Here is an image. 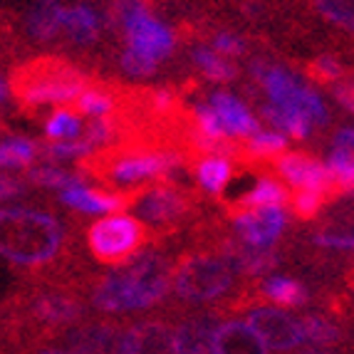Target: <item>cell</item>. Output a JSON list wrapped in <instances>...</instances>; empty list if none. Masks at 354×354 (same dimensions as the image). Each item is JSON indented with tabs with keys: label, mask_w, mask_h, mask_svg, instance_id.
<instances>
[{
	"label": "cell",
	"mask_w": 354,
	"mask_h": 354,
	"mask_svg": "<svg viewBox=\"0 0 354 354\" xmlns=\"http://www.w3.org/2000/svg\"><path fill=\"white\" fill-rule=\"evenodd\" d=\"M171 260L164 253H136L122 268L92 285L89 302L100 313H134L166 300L171 290Z\"/></svg>",
	"instance_id": "obj_1"
},
{
	"label": "cell",
	"mask_w": 354,
	"mask_h": 354,
	"mask_svg": "<svg viewBox=\"0 0 354 354\" xmlns=\"http://www.w3.org/2000/svg\"><path fill=\"white\" fill-rule=\"evenodd\" d=\"M70 233L45 211L0 208V258L28 270H48L67 258Z\"/></svg>",
	"instance_id": "obj_2"
},
{
	"label": "cell",
	"mask_w": 354,
	"mask_h": 354,
	"mask_svg": "<svg viewBox=\"0 0 354 354\" xmlns=\"http://www.w3.org/2000/svg\"><path fill=\"white\" fill-rule=\"evenodd\" d=\"M171 285L181 302L206 305L216 302L233 292L236 272L223 260V255L213 248L211 243L196 245L194 250L183 253L171 272Z\"/></svg>",
	"instance_id": "obj_3"
},
{
	"label": "cell",
	"mask_w": 354,
	"mask_h": 354,
	"mask_svg": "<svg viewBox=\"0 0 354 354\" xmlns=\"http://www.w3.org/2000/svg\"><path fill=\"white\" fill-rule=\"evenodd\" d=\"M87 75L65 59L40 57L12 75V92L23 104H70L87 89Z\"/></svg>",
	"instance_id": "obj_4"
},
{
	"label": "cell",
	"mask_w": 354,
	"mask_h": 354,
	"mask_svg": "<svg viewBox=\"0 0 354 354\" xmlns=\"http://www.w3.org/2000/svg\"><path fill=\"white\" fill-rule=\"evenodd\" d=\"M131 208L136 211L142 223L156 225V236L174 233L183 225V221L191 218L198 208V194L189 189H181L176 183L164 181L159 186L139 183L136 196L131 201Z\"/></svg>",
	"instance_id": "obj_5"
},
{
	"label": "cell",
	"mask_w": 354,
	"mask_h": 354,
	"mask_svg": "<svg viewBox=\"0 0 354 354\" xmlns=\"http://www.w3.org/2000/svg\"><path fill=\"white\" fill-rule=\"evenodd\" d=\"M153 238L156 233L147 223L124 216V213L112 216V218H102L87 228L89 253L104 266H122L124 260L142 253Z\"/></svg>",
	"instance_id": "obj_6"
},
{
	"label": "cell",
	"mask_w": 354,
	"mask_h": 354,
	"mask_svg": "<svg viewBox=\"0 0 354 354\" xmlns=\"http://www.w3.org/2000/svg\"><path fill=\"white\" fill-rule=\"evenodd\" d=\"M119 20L124 25L129 48H134L136 53H142L151 62H161V59L171 55L174 45H176L174 32L164 23L153 20L147 8H144V3H139V0H122Z\"/></svg>",
	"instance_id": "obj_7"
},
{
	"label": "cell",
	"mask_w": 354,
	"mask_h": 354,
	"mask_svg": "<svg viewBox=\"0 0 354 354\" xmlns=\"http://www.w3.org/2000/svg\"><path fill=\"white\" fill-rule=\"evenodd\" d=\"M206 243H211L213 248L223 255L230 270L241 272L245 278H260L283 263V250L275 245H250V243L241 241V238H230L225 233H218Z\"/></svg>",
	"instance_id": "obj_8"
},
{
	"label": "cell",
	"mask_w": 354,
	"mask_h": 354,
	"mask_svg": "<svg viewBox=\"0 0 354 354\" xmlns=\"http://www.w3.org/2000/svg\"><path fill=\"white\" fill-rule=\"evenodd\" d=\"M275 171L295 189H313L325 194L330 201L335 198H342L339 189L335 186V178H332L330 169L322 161L313 159L310 153H300V151H288V153H278L272 159Z\"/></svg>",
	"instance_id": "obj_9"
},
{
	"label": "cell",
	"mask_w": 354,
	"mask_h": 354,
	"mask_svg": "<svg viewBox=\"0 0 354 354\" xmlns=\"http://www.w3.org/2000/svg\"><path fill=\"white\" fill-rule=\"evenodd\" d=\"M122 332L117 322L104 319H82L59 332L55 339L72 354H122Z\"/></svg>",
	"instance_id": "obj_10"
},
{
	"label": "cell",
	"mask_w": 354,
	"mask_h": 354,
	"mask_svg": "<svg viewBox=\"0 0 354 354\" xmlns=\"http://www.w3.org/2000/svg\"><path fill=\"white\" fill-rule=\"evenodd\" d=\"M248 325L260 337V342L275 352H290L305 342L300 322L292 315L275 310V307H250Z\"/></svg>",
	"instance_id": "obj_11"
},
{
	"label": "cell",
	"mask_w": 354,
	"mask_h": 354,
	"mask_svg": "<svg viewBox=\"0 0 354 354\" xmlns=\"http://www.w3.org/2000/svg\"><path fill=\"white\" fill-rule=\"evenodd\" d=\"M230 221L236 225L238 238L250 245H275L288 225L283 206H260L253 211L233 213Z\"/></svg>",
	"instance_id": "obj_12"
},
{
	"label": "cell",
	"mask_w": 354,
	"mask_h": 354,
	"mask_svg": "<svg viewBox=\"0 0 354 354\" xmlns=\"http://www.w3.org/2000/svg\"><path fill=\"white\" fill-rule=\"evenodd\" d=\"M218 322V310L186 315L174 325V354H213V332Z\"/></svg>",
	"instance_id": "obj_13"
},
{
	"label": "cell",
	"mask_w": 354,
	"mask_h": 354,
	"mask_svg": "<svg viewBox=\"0 0 354 354\" xmlns=\"http://www.w3.org/2000/svg\"><path fill=\"white\" fill-rule=\"evenodd\" d=\"M122 354H174L169 319H142L122 332Z\"/></svg>",
	"instance_id": "obj_14"
},
{
	"label": "cell",
	"mask_w": 354,
	"mask_h": 354,
	"mask_svg": "<svg viewBox=\"0 0 354 354\" xmlns=\"http://www.w3.org/2000/svg\"><path fill=\"white\" fill-rule=\"evenodd\" d=\"M136 196L134 189H127L124 194H104V191L87 189V186H75V189H65L62 194V203L75 211L82 213H109V211H122L129 208Z\"/></svg>",
	"instance_id": "obj_15"
},
{
	"label": "cell",
	"mask_w": 354,
	"mask_h": 354,
	"mask_svg": "<svg viewBox=\"0 0 354 354\" xmlns=\"http://www.w3.org/2000/svg\"><path fill=\"white\" fill-rule=\"evenodd\" d=\"M213 354H268V347L250 325L241 319H225L213 332Z\"/></svg>",
	"instance_id": "obj_16"
},
{
	"label": "cell",
	"mask_w": 354,
	"mask_h": 354,
	"mask_svg": "<svg viewBox=\"0 0 354 354\" xmlns=\"http://www.w3.org/2000/svg\"><path fill=\"white\" fill-rule=\"evenodd\" d=\"M211 109L216 112V117L221 119L225 134L238 136V139H245V136H253L260 131L258 119L245 109L241 100H236L233 95H225V92H216L211 97Z\"/></svg>",
	"instance_id": "obj_17"
},
{
	"label": "cell",
	"mask_w": 354,
	"mask_h": 354,
	"mask_svg": "<svg viewBox=\"0 0 354 354\" xmlns=\"http://www.w3.org/2000/svg\"><path fill=\"white\" fill-rule=\"evenodd\" d=\"M288 201H290V191L285 189L283 183L272 176H263L255 183V189L250 191V194L238 198V201L228 208V216L241 213V211H253V208H260V206H285Z\"/></svg>",
	"instance_id": "obj_18"
},
{
	"label": "cell",
	"mask_w": 354,
	"mask_h": 354,
	"mask_svg": "<svg viewBox=\"0 0 354 354\" xmlns=\"http://www.w3.org/2000/svg\"><path fill=\"white\" fill-rule=\"evenodd\" d=\"M258 295L278 302L283 307H302L310 300V292H307L305 285L295 278H288V275H275V278L263 280L258 285Z\"/></svg>",
	"instance_id": "obj_19"
},
{
	"label": "cell",
	"mask_w": 354,
	"mask_h": 354,
	"mask_svg": "<svg viewBox=\"0 0 354 354\" xmlns=\"http://www.w3.org/2000/svg\"><path fill=\"white\" fill-rule=\"evenodd\" d=\"M62 12H65V8L59 6L57 0H40L28 15L30 35L45 42L53 40L62 30Z\"/></svg>",
	"instance_id": "obj_20"
},
{
	"label": "cell",
	"mask_w": 354,
	"mask_h": 354,
	"mask_svg": "<svg viewBox=\"0 0 354 354\" xmlns=\"http://www.w3.org/2000/svg\"><path fill=\"white\" fill-rule=\"evenodd\" d=\"M288 149V139L278 131H258L253 139H248L245 147L238 149L236 161L241 164H250V161H272L278 153Z\"/></svg>",
	"instance_id": "obj_21"
},
{
	"label": "cell",
	"mask_w": 354,
	"mask_h": 354,
	"mask_svg": "<svg viewBox=\"0 0 354 354\" xmlns=\"http://www.w3.org/2000/svg\"><path fill=\"white\" fill-rule=\"evenodd\" d=\"M62 28L70 32V37L75 42L89 45V42H95L97 35H100V18H97V12L92 8L75 6L62 12Z\"/></svg>",
	"instance_id": "obj_22"
},
{
	"label": "cell",
	"mask_w": 354,
	"mask_h": 354,
	"mask_svg": "<svg viewBox=\"0 0 354 354\" xmlns=\"http://www.w3.org/2000/svg\"><path fill=\"white\" fill-rule=\"evenodd\" d=\"M300 330H302V339L315 347H337V344H342V330L327 319L325 315H302L300 319Z\"/></svg>",
	"instance_id": "obj_23"
},
{
	"label": "cell",
	"mask_w": 354,
	"mask_h": 354,
	"mask_svg": "<svg viewBox=\"0 0 354 354\" xmlns=\"http://www.w3.org/2000/svg\"><path fill=\"white\" fill-rule=\"evenodd\" d=\"M196 176L206 191L221 194L233 176V164L225 156H208V159H201L196 164Z\"/></svg>",
	"instance_id": "obj_24"
},
{
	"label": "cell",
	"mask_w": 354,
	"mask_h": 354,
	"mask_svg": "<svg viewBox=\"0 0 354 354\" xmlns=\"http://www.w3.org/2000/svg\"><path fill=\"white\" fill-rule=\"evenodd\" d=\"M194 59H196V65H198V70H201L211 82H230V80L238 75V70L230 65L228 59H223V55L213 53V50H208V48L196 50Z\"/></svg>",
	"instance_id": "obj_25"
},
{
	"label": "cell",
	"mask_w": 354,
	"mask_h": 354,
	"mask_svg": "<svg viewBox=\"0 0 354 354\" xmlns=\"http://www.w3.org/2000/svg\"><path fill=\"white\" fill-rule=\"evenodd\" d=\"M75 106L77 112L89 114V117H109L117 109V100H114V95L104 92V89L92 87L80 92V97L75 100Z\"/></svg>",
	"instance_id": "obj_26"
},
{
	"label": "cell",
	"mask_w": 354,
	"mask_h": 354,
	"mask_svg": "<svg viewBox=\"0 0 354 354\" xmlns=\"http://www.w3.org/2000/svg\"><path fill=\"white\" fill-rule=\"evenodd\" d=\"M28 178L37 186H48V189H75V186H84L89 181L82 174H70L65 169H53V166H42L30 171Z\"/></svg>",
	"instance_id": "obj_27"
},
{
	"label": "cell",
	"mask_w": 354,
	"mask_h": 354,
	"mask_svg": "<svg viewBox=\"0 0 354 354\" xmlns=\"http://www.w3.org/2000/svg\"><path fill=\"white\" fill-rule=\"evenodd\" d=\"M290 206H292V213H295V218L300 221H315L322 213V208L330 203L325 194H319V191L313 189H297L295 196H290Z\"/></svg>",
	"instance_id": "obj_28"
},
{
	"label": "cell",
	"mask_w": 354,
	"mask_h": 354,
	"mask_svg": "<svg viewBox=\"0 0 354 354\" xmlns=\"http://www.w3.org/2000/svg\"><path fill=\"white\" fill-rule=\"evenodd\" d=\"M40 153V147L28 139H10V142L0 144V166H10V169H23Z\"/></svg>",
	"instance_id": "obj_29"
},
{
	"label": "cell",
	"mask_w": 354,
	"mask_h": 354,
	"mask_svg": "<svg viewBox=\"0 0 354 354\" xmlns=\"http://www.w3.org/2000/svg\"><path fill=\"white\" fill-rule=\"evenodd\" d=\"M95 151V147L87 142V139H67V142H50L42 144L40 153L48 156L50 161H65V159H84L89 153Z\"/></svg>",
	"instance_id": "obj_30"
},
{
	"label": "cell",
	"mask_w": 354,
	"mask_h": 354,
	"mask_svg": "<svg viewBox=\"0 0 354 354\" xmlns=\"http://www.w3.org/2000/svg\"><path fill=\"white\" fill-rule=\"evenodd\" d=\"M50 139L55 142H62V139H77V136L82 134V122L77 119V114L65 112V109H57L53 117L48 119V127H45Z\"/></svg>",
	"instance_id": "obj_31"
},
{
	"label": "cell",
	"mask_w": 354,
	"mask_h": 354,
	"mask_svg": "<svg viewBox=\"0 0 354 354\" xmlns=\"http://www.w3.org/2000/svg\"><path fill=\"white\" fill-rule=\"evenodd\" d=\"M317 10L322 12L330 23L352 30V25H354L352 0H317Z\"/></svg>",
	"instance_id": "obj_32"
},
{
	"label": "cell",
	"mask_w": 354,
	"mask_h": 354,
	"mask_svg": "<svg viewBox=\"0 0 354 354\" xmlns=\"http://www.w3.org/2000/svg\"><path fill=\"white\" fill-rule=\"evenodd\" d=\"M342 75H344L342 62L337 57H332V55H322V57H317L310 65V77L317 80V82H339Z\"/></svg>",
	"instance_id": "obj_33"
},
{
	"label": "cell",
	"mask_w": 354,
	"mask_h": 354,
	"mask_svg": "<svg viewBox=\"0 0 354 354\" xmlns=\"http://www.w3.org/2000/svg\"><path fill=\"white\" fill-rule=\"evenodd\" d=\"M315 243H317L319 248H335V250H352L354 245V238L349 230L342 228H322L315 233Z\"/></svg>",
	"instance_id": "obj_34"
},
{
	"label": "cell",
	"mask_w": 354,
	"mask_h": 354,
	"mask_svg": "<svg viewBox=\"0 0 354 354\" xmlns=\"http://www.w3.org/2000/svg\"><path fill=\"white\" fill-rule=\"evenodd\" d=\"M122 67H124V72L131 77H149L156 70V62L144 57L142 53H136L134 48H127L124 55H122Z\"/></svg>",
	"instance_id": "obj_35"
},
{
	"label": "cell",
	"mask_w": 354,
	"mask_h": 354,
	"mask_svg": "<svg viewBox=\"0 0 354 354\" xmlns=\"http://www.w3.org/2000/svg\"><path fill=\"white\" fill-rule=\"evenodd\" d=\"M213 48L218 55H228V57H238V55L245 53V42L238 35H230V32H218L216 40H213Z\"/></svg>",
	"instance_id": "obj_36"
},
{
	"label": "cell",
	"mask_w": 354,
	"mask_h": 354,
	"mask_svg": "<svg viewBox=\"0 0 354 354\" xmlns=\"http://www.w3.org/2000/svg\"><path fill=\"white\" fill-rule=\"evenodd\" d=\"M25 191H28V183L25 181L0 174V201H10L15 196H23Z\"/></svg>",
	"instance_id": "obj_37"
},
{
	"label": "cell",
	"mask_w": 354,
	"mask_h": 354,
	"mask_svg": "<svg viewBox=\"0 0 354 354\" xmlns=\"http://www.w3.org/2000/svg\"><path fill=\"white\" fill-rule=\"evenodd\" d=\"M335 97L339 104H344L347 112H352L354 102H352V82H349V80H339V84L335 87Z\"/></svg>",
	"instance_id": "obj_38"
},
{
	"label": "cell",
	"mask_w": 354,
	"mask_h": 354,
	"mask_svg": "<svg viewBox=\"0 0 354 354\" xmlns=\"http://www.w3.org/2000/svg\"><path fill=\"white\" fill-rule=\"evenodd\" d=\"M352 147H354V131H352V127H344V129L337 131L335 149H339V151H352Z\"/></svg>",
	"instance_id": "obj_39"
},
{
	"label": "cell",
	"mask_w": 354,
	"mask_h": 354,
	"mask_svg": "<svg viewBox=\"0 0 354 354\" xmlns=\"http://www.w3.org/2000/svg\"><path fill=\"white\" fill-rule=\"evenodd\" d=\"M10 342V335H8V325L6 319L0 317V352H6V344Z\"/></svg>",
	"instance_id": "obj_40"
},
{
	"label": "cell",
	"mask_w": 354,
	"mask_h": 354,
	"mask_svg": "<svg viewBox=\"0 0 354 354\" xmlns=\"http://www.w3.org/2000/svg\"><path fill=\"white\" fill-rule=\"evenodd\" d=\"M32 354H72V352H67V349H57V347H35V352Z\"/></svg>",
	"instance_id": "obj_41"
},
{
	"label": "cell",
	"mask_w": 354,
	"mask_h": 354,
	"mask_svg": "<svg viewBox=\"0 0 354 354\" xmlns=\"http://www.w3.org/2000/svg\"><path fill=\"white\" fill-rule=\"evenodd\" d=\"M297 354H330V352H325V349H302Z\"/></svg>",
	"instance_id": "obj_42"
},
{
	"label": "cell",
	"mask_w": 354,
	"mask_h": 354,
	"mask_svg": "<svg viewBox=\"0 0 354 354\" xmlns=\"http://www.w3.org/2000/svg\"><path fill=\"white\" fill-rule=\"evenodd\" d=\"M3 97H6V84L0 82V100H3Z\"/></svg>",
	"instance_id": "obj_43"
}]
</instances>
